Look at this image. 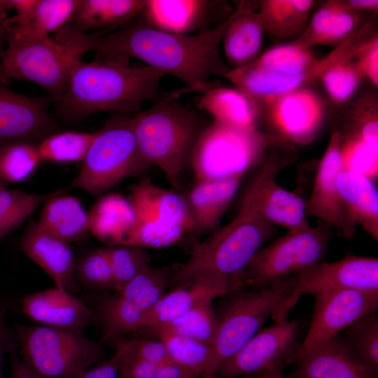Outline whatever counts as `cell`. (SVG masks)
Returning a JSON list of instances; mask_svg holds the SVG:
<instances>
[{"mask_svg":"<svg viewBox=\"0 0 378 378\" xmlns=\"http://www.w3.org/2000/svg\"><path fill=\"white\" fill-rule=\"evenodd\" d=\"M96 132L59 131L37 144L41 160L57 163L82 162Z\"/></svg>","mask_w":378,"mask_h":378,"instance_id":"cell-38","label":"cell"},{"mask_svg":"<svg viewBox=\"0 0 378 378\" xmlns=\"http://www.w3.org/2000/svg\"><path fill=\"white\" fill-rule=\"evenodd\" d=\"M43 161L37 144L15 143L0 150V181L19 183L27 180Z\"/></svg>","mask_w":378,"mask_h":378,"instance_id":"cell-41","label":"cell"},{"mask_svg":"<svg viewBox=\"0 0 378 378\" xmlns=\"http://www.w3.org/2000/svg\"><path fill=\"white\" fill-rule=\"evenodd\" d=\"M270 118L280 135L297 144H308L316 136L323 118L321 99L307 88L284 94L269 103Z\"/></svg>","mask_w":378,"mask_h":378,"instance_id":"cell-18","label":"cell"},{"mask_svg":"<svg viewBox=\"0 0 378 378\" xmlns=\"http://www.w3.org/2000/svg\"><path fill=\"white\" fill-rule=\"evenodd\" d=\"M127 197L136 217L135 229L127 245L162 248L190 234L184 195L143 178L130 188Z\"/></svg>","mask_w":378,"mask_h":378,"instance_id":"cell-11","label":"cell"},{"mask_svg":"<svg viewBox=\"0 0 378 378\" xmlns=\"http://www.w3.org/2000/svg\"><path fill=\"white\" fill-rule=\"evenodd\" d=\"M205 0H146L140 20L162 31L188 35L203 27L211 6Z\"/></svg>","mask_w":378,"mask_h":378,"instance_id":"cell-24","label":"cell"},{"mask_svg":"<svg viewBox=\"0 0 378 378\" xmlns=\"http://www.w3.org/2000/svg\"><path fill=\"white\" fill-rule=\"evenodd\" d=\"M152 334L163 343L170 360L201 378L211 360L210 344L167 332Z\"/></svg>","mask_w":378,"mask_h":378,"instance_id":"cell-40","label":"cell"},{"mask_svg":"<svg viewBox=\"0 0 378 378\" xmlns=\"http://www.w3.org/2000/svg\"><path fill=\"white\" fill-rule=\"evenodd\" d=\"M197 99L200 110L212 121L245 127H257L258 108L255 102L238 88L213 87Z\"/></svg>","mask_w":378,"mask_h":378,"instance_id":"cell-31","label":"cell"},{"mask_svg":"<svg viewBox=\"0 0 378 378\" xmlns=\"http://www.w3.org/2000/svg\"><path fill=\"white\" fill-rule=\"evenodd\" d=\"M164 76L154 67H130L115 57L81 60L59 102L58 116L66 123L76 124L103 111L137 113L144 102L160 98V83Z\"/></svg>","mask_w":378,"mask_h":378,"instance_id":"cell-2","label":"cell"},{"mask_svg":"<svg viewBox=\"0 0 378 378\" xmlns=\"http://www.w3.org/2000/svg\"><path fill=\"white\" fill-rule=\"evenodd\" d=\"M264 33L258 13L240 3L221 40L230 69L246 66L259 56Z\"/></svg>","mask_w":378,"mask_h":378,"instance_id":"cell-26","label":"cell"},{"mask_svg":"<svg viewBox=\"0 0 378 378\" xmlns=\"http://www.w3.org/2000/svg\"><path fill=\"white\" fill-rule=\"evenodd\" d=\"M120 378V377H119Z\"/></svg>","mask_w":378,"mask_h":378,"instance_id":"cell-60","label":"cell"},{"mask_svg":"<svg viewBox=\"0 0 378 378\" xmlns=\"http://www.w3.org/2000/svg\"><path fill=\"white\" fill-rule=\"evenodd\" d=\"M106 342L111 344L115 352L132 355L155 365L169 360L163 343L158 339H127L124 336H120Z\"/></svg>","mask_w":378,"mask_h":378,"instance_id":"cell-46","label":"cell"},{"mask_svg":"<svg viewBox=\"0 0 378 378\" xmlns=\"http://www.w3.org/2000/svg\"><path fill=\"white\" fill-rule=\"evenodd\" d=\"M8 352L10 358V378H42L26 366L17 354L15 346L11 343Z\"/></svg>","mask_w":378,"mask_h":378,"instance_id":"cell-51","label":"cell"},{"mask_svg":"<svg viewBox=\"0 0 378 378\" xmlns=\"http://www.w3.org/2000/svg\"><path fill=\"white\" fill-rule=\"evenodd\" d=\"M5 314V307H4L3 305H0V378H3L2 360L4 354L5 352H8V350L12 343L8 339L7 330L4 323Z\"/></svg>","mask_w":378,"mask_h":378,"instance_id":"cell-53","label":"cell"},{"mask_svg":"<svg viewBox=\"0 0 378 378\" xmlns=\"http://www.w3.org/2000/svg\"><path fill=\"white\" fill-rule=\"evenodd\" d=\"M272 140L258 127L212 121L198 137L191 153L189 165L195 182L244 177L261 160Z\"/></svg>","mask_w":378,"mask_h":378,"instance_id":"cell-9","label":"cell"},{"mask_svg":"<svg viewBox=\"0 0 378 378\" xmlns=\"http://www.w3.org/2000/svg\"><path fill=\"white\" fill-rule=\"evenodd\" d=\"M38 1L8 0L10 8H14L16 11L15 15L6 20V25L10 34L22 30L29 24Z\"/></svg>","mask_w":378,"mask_h":378,"instance_id":"cell-48","label":"cell"},{"mask_svg":"<svg viewBox=\"0 0 378 378\" xmlns=\"http://www.w3.org/2000/svg\"><path fill=\"white\" fill-rule=\"evenodd\" d=\"M245 193L237 214L227 225L195 242L188 258L172 274V288L204 274L226 280L235 290L245 288L244 270L255 253L276 234Z\"/></svg>","mask_w":378,"mask_h":378,"instance_id":"cell-3","label":"cell"},{"mask_svg":"<svg viewBox=\"0 0 378 378\" xmlns=\"http://www.w3.org/2000/svg\"><path fill=\"white\" fill-rule=\"evenodd\" d=\"M19 247L50 277L55 286L70 293L77 290L76 261L68 243L48 234L32 220L20 238Z\"/></svg>","mask_w":378,"mask_h":378,"instance_id":"cell-19","label":"cell"},{"mask_svg":"<svg viewBox=\"0 0 378 378\" xmlns=\"http://www.w3.org/2000/svg\"><path fill=\"white\" fill-rule=\"evenodd\" d=\"M49 96L28 97L0 82V150L10 144H38L62 127L48 111Z\"/></svg>","mask_w":378,"mask_h":378,"instance_id":"cell-16","label":"cell"},{"mask_svg":"<svg viewBox=\"0 0 378 378\" xmlns=\"http://www.w3.org/2000/svg\"><path fill=\"white\" fill-rule=\"evenodd\" d=\"M346 1H329L314 15L295 43L309 49L316 45H340L356 29L359 14Z\"/></svg>","mask_w":378,"mask_h":378,"instance_id":"cell-27","label":"cell"},{"mask_svg":"<svg viewBox=\"0 0 378 378\" xmlns=\"http://www.w3.org/2000/svg\"><path fill=\"white\" fill-rule=\"evenodd\" d=\"M299 322L287 321L258 331L216 370L214 378L253 376L282 370L296 361Z\"/></svg>","mask_w":378,"mask_h":378,"instance_id":"cell-13","label":"cell"},{"mask_svg":"<svg viewBox=\"0 0 378 378\" xmlns=\"http://www.w3.org/2000/svg\"><path fill=\"white\" fill-rule=\"evenodd\" d=\"M78 0H39L29 24L9 36L21 40L50 37L68 24Z\"/></svg>","mask_w":378,"mask_h":378,"instance_id":"cell-34","label":"cell"},{"mask_svg":"<svg viewBox=\"0 0 378 378\" xmlns=\"http://www.w3.org/2000/svg\"><path fill=\"white\" fill-rule=\"evenodd\" d=\"M232 14L214 27L181 35L158 30L140 20L134 25L106 34H90V51L103 56H128L143 61L186 85V92H204L214 87L213 76L225 77L231 69L220 55V44Z\"/></svg>","mask_w":378,"mask_h":378,"instance_id":"cell-1","label":"cell"},{"mask_svg":"<svg viewBox=\"0 0 378 378\" xmlns=\"http://www.w3.org/2000/svg\"><path fill=\"white\" fill-rule=\"evenodd\" d=\"M23 313L43 326L83 331L94 311L69 292L55 286L22 299Z\"/></svg>","mask_w":378,"mask_h":378,"instance_id":"cell-21","label":"cell"},{"mask_svg":"<svg viewBox=\"0 0 378 378\" xmlns=\"http://www.w3.org/2000/svg\"><path fill=\"white\" fill-rule=\"evenodd\" d=\"M149 166L138 148L131 118L120 113L96 131L71 186L102 195L123 180L141 176Z\"/></svg>","mask_w":378,"mask_h":378,"instance_id":"cell-7","label":"cell"},{"mask_svg":"<svg viewBox=\"0 0 378 378\" xmlns=\"http://www.w3.org/2000/svg\"><path fill=\"white\" fill-rule=\"evenodd\" d=\"M254 378H286L284 370H278L253 375Z\"/></svg>","mask_w":378,"mask_h":378,"instance_id":"cell-56","label":"cell"},{"mask_svg":"<svg viewBox=\"0 0 378 378\" xmlns=\"http://www.w3.org/2000/svg\"><path fill=\"white\" fill-rule=\"evenodd\" d=\"M62 193L44 202L37 222L46 232L69 244L90 233L88 214L79 199Z\"/></svg>","mask_w":378,"mask_h":378,"instance_id":"cell-29","label":"cell"},{"mask_svg":"<svg viewBox=\"0 0 378 378\" xmlns=\"http://www.w3.org/2000/svg\"><path fill=\"white\" fill-rule=\"evenodd\" d=\"M242 178L195 182L184 195L190 223V234H209L219 228Z\"/></svg>","mask_w":378,"mask_h":378,"instance_id":"cell-23","label":"cell"},{"mask_svg":"<svg viewBox=\"0 0 378 378\" xmlns=\"http://www.w3.org/2000/svg\"><path fill=\"white\" fill-rule=\"evenodd\" d=\"M0 82L7 85L10 83V79L8 78L0 70Z\"/></svg>","mask_w":378,"mask_h":378,"instance_id":"cell-57","label":"cell"},{"mask_svg":"<svg viewBox=\"0 0 378 378\" xmlns=\"http://www.w3.org/2000/svg\"><path fill=\"white\" fill-rule=\"evenodd\" d=\"M249 378H254V377L253 376H250Z\"/></svg>","mask_w":378,"mask_h":378,"instance_id":"cell-59","label":"cell"},{"mask_svg":"<svg viewBox=\"0 0 378 378\" xmlns=\"http://www.w3.org/2000/svg\"><path fill=\"white\" fill-rule=\"evenodd\" d=\"M310 327L296 360L316 346L337 335L358 319L376 313L378 292L340 289L315 297Z\"/></svg>","mask_w":378,"mask_h":378,"instance_id":"cell-14","label":"cell"},{"mask_svg":"<svg viewBox=\"0 0 378 378\" xmlns=\"http://www.w3.org/2000/svg\"><path fill=\"white\" fill-rule=\"evenodd\" d=\"M213 302H202L173 321L147 331L171 332L211 345L217 330Z\"/></svg>","mask_w":378,"mask_h":378,"instance_id":"cell-35","label":"cell"},{"mask_svg":"<svg viewBox=\"0 0 378 378\" xmlns=\"http://www.w3.org/2000/svg\"><path fill=\"white\" fill-rule=\"evenodd\" d=\"M292 275L262 288L238 290L226 295L216 310L217 330L209 364L201 378H214L218 368L258 331L288 294Z\"/></svg>","mask_w":378,"mask_h":378,"instance_id":"cell-6","label":"cell"},{"mask_svg":"<svg viewBox=\"0 0 378 378\" xmlns=\"http://www.w3.org/2000/svg\"><path fill=\"white\" fill-rule=\"evenodd\" d=\"M10 9L8 0H0V56L5 51V46L7 45L9 31L6 25V11Z\"/></svg>","mask_w":378,"mask_h":378,"instance_id":"cell-54","label":"cell"},{"mask_svg":"<svg viewBox=\"0 0 378 378\" xmlns=\"http://www.w3.org/2000/svg\"><path fill=\"white\" fill-rule=\"evenodd\" d=\"M343 169L370 178L378 176V148L354 136H342Z\"/></svg>","mask_w":378,"mask_h":378,"instance_id":"cell-45","label":"cell"},{"mask_svg":"<svg viewBox=\"0 0 378 378\" xmlns=\"http://www.w3.org/2000/svg\"><path fill=\"white\" fill-rule=\"evenodd\" d=\"M158 378H199L192 372L168 360L157 365Z\"/></svg>","mask_w":378,"mask_h":378,"instance_id":"cell-52","label":"cell"},{"mask_svg":"<svg viewBox=\"0 0 378 378\" xmlns=\"http://www.w3.org/2000/svg\"><path fill=\"white\" fill-rule=\"evenodd\" d=\"M106 251L116 292L150 265V255L144 248L122 245L107 247Z\"/></svg>","mask_w":378,"mask_h":378,"instance_id":"cell-42","label":"cell"},{"mask_svg":"<svg viewBox=\"0 0 378 378\" xmlns=\"http://www.w3.org/2000/svg\"><path fill=\"white\" fill-rule=\"evenodd\" d=\"M62 191L47 195L10 190L0 186V239L18 228L47 200Z\"/></svg>","mask_w":378,"mask_h":378,"instance_id":"cell-36","label":"cell"},{"mask_svg":"<svg viewBox=\"0 0 378 378\" xmlns=\"http://www.w3.org/2000/svg\"><path fill=\"white\" fill-rule=\"evenodd\" d=\"M340 289L378 292V259L346 255L333 262H321L292 274L290 290L271 318L276 323H284L302 297H315Z\"/></svg>","mask_w":378,"mask_h":378,"instance_id":"cell-12","label":"cell"},{"mask_svg":"<svg viewBox=\"0 0 378 378\" xmlns=\"http://www.w3.org/2000/svg\"><path fill=\"white\" fill-rule=\"evenodd\" d=\"M365 175L342 169L336 179L341 202L348 214L372 239L378 240V191Z\"/></svg>","mask_w":378,"mask_h":378,"instance_id":"cell-28","label":"cell"},{"mask_svg":"<svg viewBox=\"0 0 378 378\" xmlns=\"http://www.w3.org/2000/svg\"><path fill=\"white\" fill-rule=\"evenodd\" d=\"M286 378H374L339 335L311 349Z\"/></svg>","mask_w":378,"mask_h":378,"instance_id":"cell-22","label":"cell"},{"mask_svg":"<svg viewBox=\"0 0 378 378\" xmlns=\"http://www.w3.org/2000/svg\"><path fill=\"white\" fill-rule=\"evenodd\" d=\"M88 214L90 233L111 246L127 245L136 217L127 197L118 192L102 195Z\"/></svg>","mask_w":378,"mask_h":378,"instance_id":"cell-25","label":"cell"},{"mask_svg":"<svg viewBox=\"0 0 378 378\" xmlns=\"http://www.w3.org/2000/svg\"><path fill=\"white\" fill-rule=\"evenodd\" d=\"M312 5L309 0H267L257 13L265 33L294 41L304 31Z\"/></svg>","mask_w":378,"mask_h":378,"instance_id":"cell-32","label":"cell"},{"mask_svg":"<svg viewBox=\"0 0 378 378\" xmlns=\"http://www.w3.org/2000/svg\"><path fill=\"white\" fill-rule=\"evenodd\" d=\"M171 275L167 267L150 265L116 293L146 312L163 296Z\"/></svg>","mask_w":378,"mask_h":378,"instance_id":"cell-39","label":"cell"},{"mask_svg":"<svg viewBox=\"0 0 378 378\" xmlns=\"http://www.w3.org/2000/svg\"><path fill=\"white\" fill-rule=\"evenodd\" d=\"M349 6L355 11H375L378 8V1L377 0H351L346 1Z\"/></svg>","mask_w":378,"mask_h":378,"instance_id":"cell-55","label":"cell"},{"mask_svg":"<svg viewBox=\"0 0 378 378\" xmlns=\"http://www.w3.org/2000/svg\"><path fill=\"white\" fill-rule=\"evenodd\" d=\"M120 355V378H158L157 365L136 356L115 352Z\"/></svg>","mask_w":378,"mask_h":378,"instance_id":"cell-47","label":"cell"},{"mask_svg":"<svg viewBox=\"0 0 378 378\" xmlns=\"http://www.w3.org/2000/svg\"><path fill=\"white\" fill-rule=\"evenodd\" d=\"M17 334L21 360L42 378H77L105 354L104 342L83 331L19 325Z\"/></svg>","mask_w":378,"mask_h":378,"instance_id":"cell-8","label":"cell"},{"mask_svg":"<svg viewBox=\"0 0 378 378\" xmlns=\"http://www.w3.org/2000/svg\"><path fill=\"white\" fill-rule=\"evenodd\" d=\"M356 62L364 76L371 83L378 85V41L377 37L371 38L355 56Z\"/></svg>","mask_w":378,"mask_h":378,"instance_id":"cell-49","label":"cell"},{"mask_svg":"<svg viewBox=\"0 0 378 378\" xmlns=\"http://www.w3.org/2000/svg\"><path fill=\"white\" fill-rule=\"evenodd\" d=\"M76 278L83 286L90 289L115 291L106 248L90 251L76 262Z\"/></svg>","mask_w":378,"mask_h":378,"instance_id":"cell-43","label":"cell"},{"mask_svg":"<svg viewBox=\"0 0 378 378\" xmlns=\"http://www.w3.org/2000/svg\"><path fill=\"white\" fill-rule=\"evenodd\" d=\"M235 291L226 280L214 274L202 275L186 284L172 288L145 312L141 330L166 324L197 304Z\"/></svg>","mask_w":378,"mask_h":378,"instance_id":"cell-20","label":"cell"},{"mask_svg":"<svg viewBox=\"0 0 378 378\" xmlns=\"http://www.w3.org/2000/svg\"><path fill=\"white\" fill-rule=\"evenodd\" d=\"M120 357L118 353L86 369L77 378H119Z\"/></svg>","mask_w":378,"mask_h":378,"instance_id":"cell-50","label":"cell"},{"mask_svg":"<svg viewBox=\"0 0 378 378\" xmlns=\"http://www.w3.org/2000/svg\"><path fill=\"white\" fill-rule=\"evenodd\" d=\"M331 240V227H314L286 234L261 247L244 272L245 286L262 288L323 262Z\"/></svg>","mask_w":378,"mask_h":378,"instance_id":"cell-10","label":"cell"},{"mask_svg":"<svg viewBox=\"0 0 378 378\" xmlns=\"http://www.w3.org/2000/svg\"><path fill=\"white\" fill-rule=\"evenodd\" d=\"M364 76L356 62L351 59L329 67L321 76L325 89L335 102L349 99Z\"/></svg>","mask_w":378,"mask_h":378,"instance_id":"cell-44","label":"cell"},{"mask_svg":"<svg viewBox=\"0 0 378 378\" xmlns=\"http://www.w3.org/2000/svg\"><path fill=\"white\" fill-rule=\"evenodd\" d=\"M145 312L120 294L104 298L94 312L103 332L104 342L141 330Z\"/></svg>","mask_w":378,"mask_h":378,"instance_id":"cell-33","label":"cell"},{"mask_svg":"<svg viewBox=\"0 0 378 378\" xmlns=\"http://www.w3.org/2000/svg\"><path fill=\"white\" fill-rule=\"evenodd\" d=\"M209 123L197 111L172 97L159 98L131 118L141 154L149 164L158 167L174 188L179 186L194 146Z\"/></svg>","mask_w":378,"mask_h":378,"instance_id":"cell-4","label":"cell"},{"mask_svg":"<svg viewBox=\"0 0 378 378\" xmlns=\"http://www.w3.org/2000/svg\"><path fill=\"white\" fill-rule=\"evenodd\" d=\"M1 56L0 70L9 79L32 82L59 102L68 89L71 72L90 51L89 33L69 23L52 36L21 40L8 36Z\"/></svg>","mask_w":378,"mask_h":378,"instance_id":"cell-5","label":"cell"},{"mask_svg":"<svg viewBox=\"0 0 378 378\" xmlns=\"http://www.w3.org/2000/svg\"><path fill=\"white\" fill-rule=\"evenodd\" d=\"M146 0H78L69 24L88 34L120 27L140 15Z\"/></svg>","mask_w":378,"mask_h":378,"instance_id":"cell-30","label":"cell"},{"mask_svg":"<svg viewBox=\"0 0 378 378\" xmlns=\"http://www.w3.org/2000/svg\"><path fill=\"white\" fill-rule=\"evenodd\" d=\"M1 185H6V183H3L2 181H0V186ZM8 186V185H7Z\"/></svg>","mask_w":378,"mask_h":378,"instance_id":"cell-58","label":"cell"},{"mask_svg":"<svg viewBox=\"0 0 378 378\" xmlns=\"http://www.w3.org/2000/svg\"><path fill=\"white\" fill-rule=\"evenodd\" d=\"M339 336L374 378L378 377V316L376 313L364 316Z\"/></svg>","mask_w":378,"mask_h":378,"instance_id":"cell-37","label":"cell"},{"mask_svg":"<svg viewBox=\"0 0 378 378\" xmlns=\"http://www.w3.org/2000/svg\"><path fill=\"white\" fill-rule=\"evenodd\" d=\"M289 162L286 158L274 155L266 159L245 194L267 222L284 227L287 232H296L311 225L305 212L306 201L276 181L277 175Z\"/></svg>","mask_w":378,"mask_h":378,"instance_id":"cell-15","label":"cell"},{"mask_svg":"<svg viewBox=\"0 0 378 378\" xmlns=\"http://www.w3.org/2000/svg\"><path fill=\"white\" fill-rule=\"evenodd\" d=\"M342 137L334 132L318 164L314 186L306 202V215L337 229L346 239L354 237L356 225L344 207L337 188L336 179L343 169Z\"/></svg>","mask_w":378,"mask_h":378,"instance_id":"cell-17","label":"cell"}]
</instances>
